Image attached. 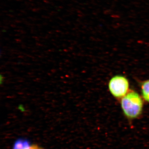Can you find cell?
Here are the masks:
<instances>
[{
    "mask_svg": "<svg viewBox=\"0 0 149 149\" xmlns=\"http://www.w3.org/2000/svg\"><path fill=\"white\" fill-rule=\"evenodd\" d=\"M121 108L126 118L132 120L139 118L143 112V103L138 93L131 91L121 100Z\"/></svg>",
    "mask_w": 149,
    "mask_h": 149,
    "instance_id": "cell-1",
    "label": "cell"
},
{
    "mask_svg": "<svg viewBox=\"0 0 149 149\" xmlns=\"http://www.w3.org/2000/svg\"><path fill=\"white\" fill-rule=\"evenodd\" d=\"M141 92L143 98L149 102V80H146L142 83Z\"/></svg>",
    "mask_w": 149,
    "mask_h": 149,
    "instance_id": "cell-4",
    "label": "cell"
},
{
    "mask_svg": "<svg viewBox=\"0 0 149 149\" xmlns=\"http://www.w3.org/2000/svg\"><path fill=\"white\" fill-rule=\"evenodd\" d=\"M5 81V77L2 74H1L0 75V83L1 85H2L4 83Z\"/></svg>",
    "mask_w": 149,
    "mask_h": 149,
    "instance_id": "cell-6",
    "label": "cell"
},
{
    "mask_svg": "<svg viewBox=\"0 0 149 149\" xmlns=\"http://www.w3.org/2000/svg\"><path fill=\"white\" fill-rule=\"evenodd\" d=\"M13 149H44L37 144H33L27 139H17L13 143Z\"/></svg>",
    "mask_w": 149,
    "mask_h": 149,
    "instance_id": "cell-3",
    "label": "cell"
},
{
    "mask_svg": "<svg viewBox=\"0 0 149 149\" xmlns=\"http://www.w3.org/2000/svg\"><path fill=\"white\" fill-rule=\"evenodd\" d=\"M110 92L115 97L122 98L128 93L129 84L127 78L122 75L112 77L108 85Z\"/></svg>",
    "mask_w": 149,
    "mask_h": 149,
    "instance_id": "cell-2",
    "label": "cell"
},
{
    "mask_svg": "<svg viewBox=\"0 0 149 149\" xmlns=\"http://www.w3.org/2000/svg\"><path fill=\"white\" fill-rule=\"evenodd\" d=\"M17 109H18L19 110L22 112H24L26 111L25 107H24L23 104H19L18 105V107H17Z\"/></svg>",
    "mask_w": 149,
    "mask_h": 149,
    "instance_id": "cell-5",
    "label": "cell"
}]
</instances>
